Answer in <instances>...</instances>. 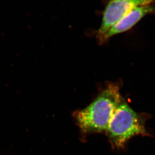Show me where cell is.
<instances>
[{
  "instance_id": "obj_1",
  "label": "cell",
  "mask_w": 155,
  "mask_h": 155,
  "mask_svg": "<svg viewBox=\"0 0 155 155\" xmlns=\"http://www.w3.org/2000/svg\"><path fill=\"white\" fill-rule=\"evenodd\" d=\"M122 98L119 84H108L92 103L74 114L75 121L82 133L86 134H105L116 107Z\"/></svg>"
},
{
  "instance_id": "obj_2",
  "label": "cell",
  "mask_w": 155,
  "mask_h": 155,
  "mask_svg": "<svg viewBox=\"0 0 155 155\" xmlns=\"http://www.w3.org/2000/svg\"><path fill=\"white\" fill-rule=\"evenodd\" d=\"M146 121V117L134 110L122 98L105 134L114 148H124L131 137L149 135L145 128Z\"/></svg>"
},
{
  "instance_id": "obj_3",
  "label": "cell",
  "mask_w": 155,
  "mask_h": 155,
  "mask_svg": "<svg viewBox=\"0 0 155 155\" xmlns=\"http://www.w3.org/2000/svg\"><path fill=\"white\" fill-rule=\"evenodd\" d=\"M154 3L155 0H105L101 23L96 33L98 43L102 45L103 38L109 29L132 9Z\"/></svg>"
},
{
  "instance_id": "obj_4",
  "label": "cell",
  "mask_w": 155,
  "mask_h": 155,
  "mask_svg": "<svg viewBox=\"0 0 155 155\" xmlns=\"http://www.w3.org/2000/svg\"><path fill=\"white\" fill-rule=\"evenodd\" d=\"M155 12V7L153 4L134 8L109 29L103 38L102 45L108 41L113 36L130 30L144 17Z\"/></svg>"
}]
</instances>
